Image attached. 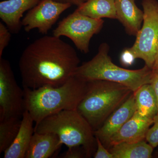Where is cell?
Wrapping results in <instances>:
<instances>
[{
  "instance_id": "obj_1",
  "label": "cell",
  "mask_w": 158,
  "mask_h": 158,
  "mask_svg": "<svg viewBox=\"0 0 158 158\" xmlns=\"http://www.w3.org/2000/svg\"><path fill=\"white\" fill-rule=\"evenodd\" d=\"M76 50L61 37L45 35L24 49L19 62L23 88L59 87L74 76L80 65Z\"/></svg>"
},
{
  "instance_id": "obj_2",
  "label": "cell",
  "mask_w": 158,
  "mask_h": 158,
  "mask_svg": "<svg viewBox=\"0 0 158 158\" xmlns=\"http://www.w3.org/2000/svg\"><path fill=\"white\" fill-rule=\"evenodd\" d=\"M87 86L88 81L74 76L59 87L45 85L35 89L23 88L25 110L36 125L44 118L62 110H77Z\"/></svg>"
},
{
  "instance_id": "obj_3",
  "label": "cell",
  "mask_w": 158,
  "mask_h": 158,
  "mask_svg": "<svg viewBox=\"0 0 158 158\" xmlns=\"http://www.w3.org/2000/svg\"><path fill=\"white\" fill-rule=\"evenodd\" d=\"M110 50L107 43H102L96 55L79 65L74 76L87 81L102 80L118 83L133 92L142 85L150 83L153 73L152 69L146 65L135 70L119 67L113 63L109 55Z\"/></svg>"
},
{
  "instance_id": "obj_4",
  "label": "cell",
  "mask_w": 158,
  "mask_h": 158,
  "mask_svg": "<svg viewBox=\"0 0 158 158\" xmlns=\"http://www.w3.org/2000/svg\"><path fill=\"white\" fill-rule=\"evenodd\" d=\"M132 92L127 87L115 82L88 81L87 91L77 110L94 131Z\"/></svg>"
},
{
  "instance_id": "obj_5",
  "label": "cell",
  "mask_w": 158,
  "mask_h": 158,
  "mask_svg": "<svg viewBox=\"0 0 158 158\" xmlns=\"http://www.w3.org/2000/svg\"><path fill=\"white\" fill-rule=\"evenodd\" d=\"M34 132L55 134L68 148L84 147L88 157L96 149L93 129L77 110H62L46 117L35 126Z\"/></svg>"
},
{
  "instance_id": "obj_6",
  "label": "cell",
  "mask_w": 158,
  "mask_h": 158,
  "mask_svg": "<svg viewBox=\"0 0 158 158\" xmlns=\"http://www.w3.org/2000/svg\"><path fill=\"white\" fill-rule=\"evenodd\" d=\"M142 26L133 45L129 48L136 59H142L152 69L158 51V2L143 0Z\"/></svg>"
},
{
  "instance_id": "obj_7",
  "label": "cell",
  "mask_w": 158,
  "mask_h": 158,
  "mask_svg": "<svg viewBox=\"0 0 158 158\" xmlns=\"http://www.w3.org/2000/svg\"><path fill=\"white\" fill-rule=\"evenodd\" d=\"M104 23L103 19L86 16L76 9L59 22L53 34L57 37H68L79 50L87 54L91 38L102 31Z\"/></svg>"
},
{
  "instance_id": "obj_8",
  "label": "cell",
  "mask_w": 158,
  "mask_h": 158,
  "mask_svg": "<svg viewBox=\"0 0 158 158\" xmlns=\"http://www.w3.org/2000/svg\"><path fill=\"white\" fill-rule=\"evenodd\" d=\"M25 111L23 89L18 85L9 61L0 58V121L22 117Z\"/></svg>"
},
{
  "instance_id": "obj_9",
  "label": "cell",
  "mask_w": 158,
  "mask_h": 158,
  "mask_svg": "<svg viewBox=\"0 0 158 158\" xmlns=\"http://www.w3.org/2000/svg\"><path fill=\"white\" fill-rule=\"evenodd\" d=\"M71 6L54 0H42L28 11L22 19V25L26 32L37 29L40 33L47 35L61 15Z\"/></svg>"
},
{
  "instance_id": "obj_10",
  "label": "cell",
  "mask_w": 158,
  "mask_h": 158,
  "mask_svg": "<svg viewBox=\"0 0 158 158\" xmlns=\"http://www.w3.org/2000/svg\"><path fill=\"white\" fill-rule=\"evenodd\" d=\"M136 111L134 92L106 119L98 129L94 131L95 137L99 138L106 147L110 138L133 116Z\"/></svg>"
},
{
  "instance_id": "obj_11",
  "label": "cell",
  "mask_w": 158,
  "mask_h": 158,
  "mask_svg": "<svg viewBox=\"0 0 158 158\" xmlns=\"http://www.w3.org/2000/svg\"><path fill=\"white\" fill-rule=\"evenodd\" d=\"M154 120L145 118L137 112L110 138L108 146L123 143H135L146 139L148 131Z\"/></svg>"
},
{
  "instance_id": "obj_12",
  "label": "cell",
  "mask_w": 158,
  "mask_h": 158,
  "mask_svg": "<svg viewBox=\"0 0 158 158\" xmlns=\"http://www.w3.org/2000/svg\"><path fill=\"white\" fill-rule=\"evenodd\" d=\"M42 0H5L0 2V18L11 34L19 33L24 13Z\"/></svg>"
},
{
  "instance_id": "obj_13",
  "label": "cell",
  "mask_w": 158,
  "mask_h": 158,
  "mask_svg": "<svg viewBox=\"0 0 158 158\" xmlns=\"http://www.w3.org/2000/svg\"><path fill=\"white\" fill-rule=\"evenodd\" d=\"M117 19L130 36H135L141 29L144 11L139 9L135 0H115Z\"/></svg>"
},
{
  "instance_id": "obj_14",
  "label": "cell",
  "mask_w": 158,
  "mask_h": 158,
  "mask_svg": "<svg viewBox=\"0 0 158 158\" xmlns=\"http://www.w3.org/2000/svg\"><path fill=\"white\" fill-rule=\"evenodd\" d=\"M34 122L30 113L25 110L19 132L11 145L4 152V158H25L34 133Z\"/></svg>"
},
{
  "instance_id": "obj_15",
  "label": "cell",
  "mask_w": 158,
  "mask_h": 158,
  "mask_svg": "<svg viewBox=\"0 0 158 158\" xmlns=\"http://www.w3.org/2000/svg\"><path fill=\"white\" fill-rule=\"evenodd\" d=\"M59 137L52 133L34 132L25 158H48L62 147Z\"/></svg>"
},
{
  "instance_id": "obj_16",
  "label": "cell",
  "mask_w": 158,
  "mask_h": 158,
  "mask_svg": "<svg viewBox=\"0 0 158 158\" xmlns=\"http://www.w3.org/2000/svg\"><path fill=\"white\" fill-rule=\"evenodd\" d=\"M134 94L136 112L141 116L155 121L157 114V106L154 91L151 84L142 85Z\"/></svg>"
},
{
  "instance_id": "obj_17",
  "label": "cell",
  "mask_w": 158,
  "mask_h": 158,
  "mask_svg": "<svg viewBox=\"0 0 158 158\" xmlns=\"http://www.w3.org/2000/svg\"><path fill=\"white\" fill-rule=\"evenodd\" d=\"M76 9L92 18L117 19L115 0H88Z\"/></svg>"
},
{
  "instance_id": "obj_18",
  "label": "cell",
  "mask_w": 158,
  "mask_h": 158,
  "mask_svg": "<svg viewBox=\"0 0 158 158\" xmlns=\"http://www.w3.org/2000/svg\"><path fill=\"white\" fill-rule=\"evenodd\" d=\"M153 147L143 141L135 143L123 142L111 146L114 158H150Z\"/></svg>"
},
{
  "instance_id": "obj_19",
  "label": "cell",
  "mask_w": 158,
  "mask_h": 158,
  "mask_svg": "<svg viewBox=\"0 0 158 158\" xmlns=\"http://www.w3.org/2000/svg\"><path fill=\"white\" fill-rule=\"evenodd\" d=\"M22 118L11 117L0 121V153L4 152L14 141L19 131Z\"/></svg>"
},
{
  "instance_id": "obj_20",
  "label": "cell",
  "mask_w": 158,
  "mask_h": 158,
  "mask_svg": "<svg viewBox=\"0 0 158 158\" xmlns=\"http://www.w3.org/2000/svg\"><path fill=\"white\" fill-rule=\"evenodd\" d=\"M11 34L6 25L0 22V58H2L4 50L9 44Z\"/></svg>"
},
{
  "instance_id": "obj_21",
  "label": "cell",
  "mask_w": 158,
  "mask_h": 158,
  "mask_svg": "<svg viewBox=\"0 0 158 158\" xmlns=\"http://www.w3.org/2000/svg\"><path fill=\"white\" fill-rule=\"evenodd\" d=\"M145 139L153 148L158 146V118L154 121L153 125L150 127Z\"/></svg>"
},
{
  "instance_id": "obj_22",
  "label": "cell",
  "mask_w": 158,
  "mask_h": 158,
  "mask_svg": "<svg viewBox=\"0 0 158 158\" xmlns=\"http://www.w3.org/2000/svg\"><path fill=\"white\" fill-rule=\"evenodd\" d=\"M96 141V151L94 155V158H114L113 155L110 150L102 143L99 138L95 137Z\"/></svg>"
},
{
  "instance_id": "obj_23",
  "label": "cell",
  "mask_w": 158,
  "mask_h": 158,
  "mask_svg": "<svg viewBox=\"0 0 158 158\" xmlns=\"http://www.w3.org/2000/svg\"><path fill=\"white\" fill-rule=\"evenodd\" d=\"M82 146H77L68 148V150L63 154L62 158H80L88 156L86 150L84 148L81 149Z\"/></svg>"
},
{
  "instance_id": "obj_24",
  "label": "cell",
  "mask_w": 158,
  "mask_h": 158,
  "mask_svg": "<svg viewBox=\"0 0 158 158\" xmlns=\"http://www.w3.org/2000/svg\"><path fill=\"white\" fill-rule=\"evenodd\" d=\"M136 59L129 48L125 49L121 53L120 57V61L121 64L124 66L131 65Z\"/></svg>"
},
{
  "instance_id": "obj_25",
  "label": "cell",
  "mask_w": 158,
  "mask_h": 158,
  "mask_svg": "<svg viewBox=\"0 0 158 158\" xmlns=\"http://www.w3.org/2000/svg\"><path fill=\"white\" fill-rule=\"evenodd\" d=\"M150 84L152 86L153 89L155 94L157 106V114L156 116L155 121L158 118V74L153 71L152 77Z\"/></svg>"
},
{
  "instance_id": "obj_26",
  "label": "cell",
  "mask_w": 158,
  "mask_h": 158,
  "mask_svg": "<svg viewBox=\"0 0 158 158\" xmlns=\"http://www.w3.org/2000/svg\"><path fill=\"white\" fill-rule=\"evenodd\" d=\"M54 1L59 2L68 3V4H70L72 6L73 5L78 7L81 6L88 0H54Z\"/></svg>"
},
{
  "instance_id": "obj_27",
  "label": "cell",
  "mask_w": 158,
  "mask_h": 158,
  "mask_svg": "<svg viewBox=\"0 0 158 158\" xmlns=\"http://www.w3.org/2000/svg\"><path fill=\"white\" fill-rule=\"evenodd\" d=\"M152 69L154 72L158 74V51L156 56L155 60Z\"/></svg>"
}]
</instances>
